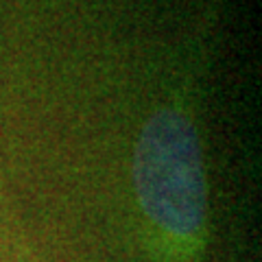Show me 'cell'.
Instances as JSON below:
<instances>
[{
  "mask_svg": "<svg viewBox=\"0 0 262 262\" xmlns=\"http://www.w3.org/2000/svg\"><path fill=\"white\" fill-rule=\"evenodd\" d=\"M134 184L140 208L166 249L196 256L206 238L208 194L199 136L177 110H160L144 122L134 153Z\"/></svg>",
  "mask_w": 262,
  "mask_h": 262,
  "instance_id": "1",
  "label": "cell"
}]
</instances>
